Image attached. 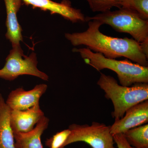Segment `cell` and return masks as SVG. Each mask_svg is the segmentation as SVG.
<instances>
[{"label":"cell","mask_w":148,"mask_h":148,"mask_svg":"<svg viewBox=\"0 0 148 148\" xmlns=\"http://www.w3.org/2000/svg\"><path fill=\"white\" fill-rule=\"evenodd\" d=\"M102 24L98 21H88V28L82 32L66 33L65 36L74 46L85 45L90 50L102 53L106 58L115 59L124 57L145 66H148L147 57L140 43L127 38H114L102 34Z\"/></svg>","instance_id":"1"},{"label":"cell","mask_w":148,"mask_h":148,"mask_svg":"<svg viewBox=\"0 0 148 148\" xmlns=\"http://www.w3.org/2000/svg\"><path fill=\"white\" fill-rule=\"evenodd\" d=\"M73 51L79 53L86 64L98 71L107 69L114 72L122 86L148 83V66L132 63L127 59L119 61L106 58L102 53L93 52L88 47L74 48Z\"/></svg>","instance_id":"2"},{"label":"cell","mask_w":148,"mask_h":148,"mask_svg":"<svg viewBox=\"0 0 148 148\" xmlns=\"http://www.w3.org/2000/svg\"><path fill=\"white\" fill-rule=\"evenodd\" d=\"M97 84L105 92V97L112 101L114 107L112 115L115 120L122 118L132 106L148 100V83L123 86L113 77L101 73Z\"/></svg>","instance_id":"3"},{"label":"cell","mask_w":148,"mask_h":148,"mask_svg":"<svg viewBox=\"0 0 148 148\" xmlns=\"http://www.w3.org/2000/svg\"><path fill=\"white\" fill-rule=\"evenodd\" d=\"M86 21L95 20L108 24L117 32L127 33L139 43L148 40V20H145L134 11L121 8L108 10L95 16L86 17Z\"/></svg>","instance_id":"4"},{"label":"cell","mask_w":148,"mask_h":148,"mask_svg":"<svg viewBox=\"0 0 148 148\" xmlns=\"http://www.w3.org/2000/svg\"><path fill=\"white\" fill-rule=\"evenodd\" d=\"M3 67L0 69V78L5 80H14L20 76L29 75L43 80L48 81L47 75L38 69L36 53L25 55L20 45L12 47L5 59Z\"/></svg>","instance_id":"5"},{"label":"cell","mask_w":148,"mask_h":148,"mask_svg":"<svg viewBox=\"0 0 148 148\" xmlns=\"http://www.w3.org/2000/svg\"><path fill=\"white\" fill-rule=\"evenodd\" d=\"M71 134L64 148L72 143L84 142L92 148H115L113 136L111 134L110 126L105 123L93 121L91 125H70Z\"/></svg>","instance_id":"6"},{"label":"cell","mask_w":148,"mask_h":148,"mask_svg":"<svg viewBox=\"0 0 148 148\" xmlns=\"http://www.w3.org/2000/svg\"><path fill=\"white\" fill-rule=\"evenodd\" d=\"M148 122V101H143L132 106L125 112L120 119L115 120L110 126V131L113 135L123 134L134 127Z\"/></svg>","instance_id":"7"},{"label":"cell","mask_w":148,"mask_h":148,"mask_svg":"<svg viewBox=\"0 0 148 148\" xmlns=\"http://www.w3.org/2000/svg\"><path fill=\"white\" fill-rule=\"evenodd\" d=\"M47 87V85L42 84L36 85L29 90L18 88L11 91L5 103L10 110H25L39 103L40 99Z\"/></svg>","instance_id":"8"},{"label":"cell","mask_w":148,"mask_h":148,"mask_svg":"<svg viewBox=\"0 0 148 148\" xmlns=\"http://www.w3.org/2000/svg\"><path fill=\"white\" fill-rule=\"evenodd\" d=\"M26 5L49 11L51 14H58L73 23L84 22L86 17L80 9L74 8L69 0H63L61 3L51 0H22Z\"/></svg>","instance_id":"9"},{"label":"cell","mask_w":148,"mask_h":148,"mask_svg":"<svg viewBox=\"0 0 148 148\" xmlns=\"http://www.w3.org/2000/svg\"><path fill=\"white\" fill-rule=\"evenodd\" d=\"M39 103L25 110H10V121L14 133H24L32 131L44 116Z\"/></svg>","instance_id":"10"},{"label":"cell","mask_w":148,"mask_h":148,"mask_svg":"<svg viewBox=\"0 0 148 148\" xmlns=\"http://www.w3.org/2000/svg\"><path fill=\"white\" fill-rule=\"evenodd\" d=\"M6 11L5 37L11 43L12 47L20 45L23 41L22 29L18 23L17 14L22 5V0H4Z\"/></svg>","instance_id":"11"},{"label":"cell","mask_w":148,"mask_h":148,"mask_svg":"<svg viewBox=\"0 0 148 148\" xmlns=\"http://www.w3.org/2000/svg\"><path fill=\"white\" fill-rule=\"evenodd\" d=\"M49 122L44 116L32 131L24 133L13 132L15 148H43L42 135L48 127Z\"/></svg>","instance_id":"12"},{"label":"cell","mask_w":148,"mask_h":148,"mask_svg":"<svg viewBox=\"0 0 148 148\" xmlns=\"http://www.w3.org/2000/svg\"><path fill=\"white\" fill-rule=\"evenodd\" d=\"M10 109L0 93V148H15L14 133L10 124Z\"/></svg>","instance_id":"13"},{"label":"cell","mask_w":148,"mask_h":148,"mask_svg":"<svg viewBox=\"0 0 148 148\" xmlns=\"http://www.w3.org/2000/svg\"><path fill=\"white\" fill-rule=\"evenodd\" d=\"M127 142L136 148H148V124L129 130L123 134Z\"/></svg>","instance_id":"14"},{"label":"cell","mask_w":148,"mask_h":148,"mask_svg":"<svg viewBox=\"0 0 148 148\" xmlns=\"http://www.w3.org/2000/svg\"><path fill=\"white\" fill-rule=\"evenodd\" d=\"M120 7L136 12L140 17L148 20V0H120Z\"/></svg>","instance_id":"15"},{"label":"cell","mask_w":148,"mask_h":148,"mask_svg":"<svg viewBox=\"0 0 148 148\" xmlns=\"http://www.w3.org/2000/svg\"><path fill=\"white\" fill-rule=\"evenodd\" d=\"M90 9L94 12H103L113 7L120 8V0H86Z\"/></svg>","instance_id":"16"},{"label":"cell","mask_w":148,"mask_h":148,"mask_svg":"<svg viewBox=\"0 0 148 148\" xmlns=\"http://www.w3.org/2000/svg\"><path fill=\"white\" fill-rule=\"evenodd\" d=\"M71 134V130L65 129L57 132L50 138L47 139L45 146L49 148H64V144Z\"/></svg>","instance_id":"17"},{"label":"cell","mask_w":148,"mask_h":148,"mask_svg":"<svg viewBox=\"0 0 148 148\" xmlns=\"http://www.w3.org/2000/svg\"><path fill=\"white\" fill-rule=\"evenodd\" d=\"M113 139L114 143L118 148H136L130 145L125 139L123 134L114 135Z\"/></svg>","instance_id":"18"},{"label":"cell","mask_w":148,"mask_h":148,"mask_svg":"<svg viewBox=\"0 0 148 148\" xmlns=\"http://www.w3.org/2000/svg\"><path fill=\"white\" fill-rule=\"evenodd\" d=\"M140 44L143 53L148 58V40Z\"/></svg>","instance_id":"19"}]
</instances>
